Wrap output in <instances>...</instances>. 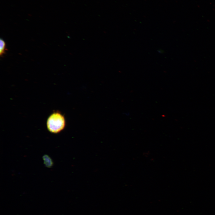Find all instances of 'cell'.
<instances>
[{
	"label": "cell",
	"mask_w": 215,
	"mask_h": 215,
	"mask_svg": "<svg viewBox=\"0 0 215 215\" xmlns=\"http://www.w3.org/2000/svg\"><path fill=\"white\" fill-rule=\"evenodd\" d=\"M48 130L53 133H57L64 128L65 120L64 116L60 113L55 112L48 118L47 122Z\"/></svg>",
	"instance_id": "obj_1"
},
{
	"label": "cell",
	"mask_w": 215,
	"mask_h": 215,
	"mask_svg": "<svg viewBox=\"0 0 215 215\" xmlns=\"http://www.w3.org/2000/svg\"><path fill=\"white\" fill-rule=\"evenodd\" d=\"M0 55L1 56H2L5 54L7 49L6 43L2 39H1L0 40Z\"/></svg>",
	"instance_id": "obj_2"
}]
</instances>
